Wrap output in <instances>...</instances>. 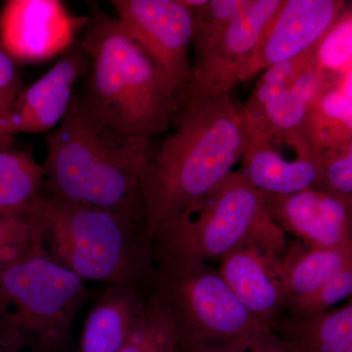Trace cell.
I'll use <instances>...</instances> for the list:
<instances>
[{
	"mask_svg": "<svg viewBox=\"0 0 352 352\" xmlns=\"http://www.w3.org/2000/svg\"><path fill=\"white\" fill-rule=\"evenodd\" d=\"M141 171L145 226L152 240L232 173L242 156L245 120L230 94L182 109Z\"/></svg>",
	"mask_w": 352,
	"mask_h": 352,
	"instance_id": "6da1fadb",
	"label": "cell"
},
{
	"mask_svg": "<svg viewBox=\"0 0 352 352\" xmlns=\"http://www.w3.org/2000/svg\"><path fill=\"white\" fill-rule=\"evenodd\" d=\"M319 43L300 56L281 62L265 69L256 83L249 100L244 107H242L243 113L245 115H250L256 112L268 102L274 100L293 87L296 80L314 63Z\"/></svg>",
	"mask_w": 352,
	"mask_h": 352,
	"instance_id": "603a6c76",
	"label": "cell"
},
{
	"mask_svg": "<svg viewBox=\"0 0 352 352\" xmlns=\"http://www.w3.org/2000/svg\"><path fill=\"white\" fill-rule=\"evenodd\" d=\"M36 208L41 247L82 281L153 287L156 258L142 220L43 193Z\"/></svg>",
	"mask_w": 352,
	"mask_h": 352,
	"instance_id": "277c9868",
	"label": "cell"
},
{
	"mask_svg": "<svg viewBox=\"0 0 352 352\" xmlns=\"http://www.w3.org/2000/svg\"><path fill=\"white\" fill-rule=\"evenodd\" d=\"M203 352H291L283 340L266 329H259L239 339Z\"/></svg>",
	"mask_w": 352,
	"mask_h": 352,
	"instance_id": "f1b7e54d",
	"label": "cell"
},
{
	"mask_svg": "<svg viewBox=\"0 0 352 352\" xmlns=\"http://www.w3.org/2000/svg\"><path fill=\"white\" fill-rule=\"evenodd\" d=\"M315 65L324 75L342 76L352 72V9L346 4L315 54Z\"/></svg>",
	"mask_w": 352,
	"mask_h": 352,
	"instance_id": "d4e9b609",
	"label": "cell"
},
{
	"mask_svg": "<svg viewBox=\"0 0 352 352\" xmlns=\"http://www.w3.org/2000/svg\"><path fill=\"white\" fill-rule=\"evenodd\" d=\"M14 138L10 136L0 135V149H6V148L14 147Z\"/></svg>",
	"mask_w": 352,
	"mask_h": 352,
	"instance_id": "1f68e13d",
	"label": "cell"
},
{
	"mask_svg": "<svg viewBox=\"0 0 352 352\" xmlns=\"http://www.w3.org/2000/svg\"><path fill=\"white\" fill-rule=\"evenodd\" d=\"M175 323L159 302L151 298L138 327L117 352H177Z\"/></svg>",
	"mask_w": 352,
	"mask_h": 352,
	"instance_id": "cb8c5ba5",
	"label": "cell"
},
{
	"mask_svg": "<svg viewBox=\"0 0 352 352\" xmlns=\"http://www.w3.org/2000/svg\"><path fill=\"white\" fill-rule=\"evenodd\" d=\"M87 53L76 43L0 116V135L50 132L59 126L73 100L76 83L89 71Z\"/></svg>",
	"mask_w": 352,
	"mask_h": 352,
	"instance_id": "4fadbf2b",
	"label": "cell"
},
{
	"mask_svg": "<svg viewBox=\"0 0 352 352\" xmlns=\"http://www.w3.org/2000/svg\"><path fill=\"white\" fill-rule=\"evenodd\" d=\"M346 4L344 0H283L266 25L241 82L314 47Z\"/></svg>",
	"mask_w": 352,
	"mask_h": 352,
	"instance_id": "7c38bea8",
	"label": "cell"
},
{
	"mask_svg": "<svg viewBox=\"0 0 352 352\" xmlns=\"http://www.w3.org/2000/svg\"><path fill=\"white\" fill-rule=\"evenodd\" d=\"M177 352H180L179 349H178V351Z\"/></svg>",
	"mask_w": 352,
	"mask_h": 352,
	"instance_id": "d6a6232c",
	"label": "cell"
},
{
	"mask_svg": "<svg viewBox=\"0 0 352 352\" xmlns=\"http://www.w3.org/2000/svg\"><path fill=\"white\" fill-rule=\"evenodd\" d=\"M352 265V247L328 249L287 242L281 258V276L286 305L314 293L340 271Z\"/></svg>",
	"mask_w": 352,
	"mask_h": 352,
	"instance_id": "d6986e66",
	"label": "cell"
},
{
	"mask_svg": "<svg viewBox=\"0 0 352 352\" xmlns=\"http://www.w3.org/2000/svg\"><path fill=\"white\" fill-rule=\"evenodd\" d=\"M120 24L180 97L191 76L192 15L180 0H113Z\"/></svg>",
	"mask_w": 352,
	"mask_h": 352,
	"instance_id": "ba28073f",
	"label": "cell"
},
{
	"mask_svg": "<svg viewBox=\"0 0 352 352\" xmlns=\"http://www.w3.org/2000/svg\"><path fill=\"white\" fill-rule=\"evenodd\" d=\"M43 166L31 153L0 149V208L32 207L43 194Z\"/></svg>",
	"mask_w": 352,
	"mask_h": 352,
	"instance_id": "44dd1931",
	"label": "cell"
},
{
	"mask_svg": "<svg viewBox=\"0 0 352 352\" xmlns=\"http://www.w3.org/2000/svg\"><path fill=\"white\" fill-rule=\"evenodd\" d=\"M275 333L291 352H352L351 300L314 315H284Z\"/></svg>",
	"mask_w": 352,
	"mask_h": 352,
	"instance_id": "ffe728a7",
	"label": "cell"
},
{
	"mask_svg": "<svg viewBox=\"0 0 352 352\" xmlns=\"http://www.w3.org/2000/svg\"><path fill=\"white\" fill-rule=\"evenodd\" d=\"M248 0H207L189 8L192 15V48L195 64L222 38Z\"/></svg>",
	"mask_w": 352,
	"mask_h": 352,
	"instance_id": "7402d4cb",
	"label": "cell"
},
{
	"mask_svg": "<svg viewBox=\"0 0 352 352\" xmlns=\"http://www.w3.org/2000/svg\"><path fill=\"white\" fill-rule=\"evenodd\" d=\"M23 90L17 63L0 47V116L8 112Z\"/></svg>",
	"mask_w": 352,
	"mask_h": 352,
	"instance_id": "f546056e",
	"label": "cell"
},
{
	"mask_svg": "<svg viewBox=\"0 0 352 352\" xmlns=\"http://www.w3.org/2000/svg\"><path fill=\"white\" fill-rule=\"evenodd\" d=\"M271 219L263 192L242 170L232 171L184 214L152 238L157 261H221L254 243H286Z\"/></svg>",
	"mask_w": 352,
	"mask_h": 352,
	"instance_id": "5b68a950",
	"label": "cell"
},
{
	"mask_svg": "<svg viewBox=\"0 0 352 352\" xmlns=\"http://www.w3.org/2000/svg\"><path fill=\"white\" fill-rule=\"evenodd\" d=\"M153 289L175 323L180 352H203L264 329L206 261H156Z\"/></svg>",
	"mask_w": 352,
	"mask_h": 352,
	"instance_id": "52a82bcc",
	"label": "cell"
},
{
	"mask_svg": "<svg viewBox=\"0 0 352 352\" xmlns=\"http://www.w3.org/2000/svg\"><path fill=\"white\" fill-rule=\"evenodd\" d=\"M282 3L283 0H248L226 34L193 67L180 111L212 97L230 94L236 85L242 82L243 73L254 56L266 25Z\"/></svg>",
	"mask_w": 352,
	"mask_h": 352,
	"instance_id": "9c48e42d",
	"label": "cell"
},
{
	"mask_svg": "<svg viewBox=\"0 0 352 352\" xmlns=\"http://www.w3.org/2000/svg\"><path fill=\"white\" fill-rule=\"evenodd\" d=\"M352 72L328 76L308 102L303 135L322 152L352 141Z\"/></svg>",
	"mask_w": 352,
	"mask_h": 352,
	"instance_id": "ac0fdd59",
	"label": "cell"
},
{
	"mask_svg": "<svg viewBox=\"0 0 352 352\" xmlns=\"http://www.w3.org/2000/svg\"><path fill=\"white\" fill-rule=\"evenodd\" d=\"M87 24V16L59 0H8L0 11V47L17 64L47 61L71 50Z\"/></svg>",
	"mask_w": 352,
	"mask_h": 352,
	"instance_id": "30bf717a",
	"label": "cell"
},
{
	"mask_svg": "<svg viewBox=\"0 0 352 352\" xmlns=\"http://www.w3.org/2000/svg\"><path fill=\"white\" fill-rule=\"evenodd\" d=\"M0 352H38L20 336L0 327Z\"/></svg>",
	"mask_w": 352,
	"mask_h": 352,
	"instance_id": "4dcf8cb0",
	"label": "cell"
},
{
	"mask_svg": "<svg viewBox=\"0 0 352 352\" xmlns=\"http://www.w3.org/2000/svg\"><path fill=\"white\" fill-rule=\"evenodd\" d=\"M351 294L352 265H349L314 293L289 303L287 310L293 315L322 314L336 303L351 298Z\"/></svg>",
	"mask_w": 352,
	"mask_h": 352,
	"instance_id": "83f0119b",
	"label": "cell"
},
{
	"mask_svg": "<svg viewBox=\"0 0 352 352\" xmlns=\"http://www.w3.org/2000/svg\"><path fill=\"white\" fill-rule=\"evenodd\" d=\"M78 44L90 63L80 98L95 119L133 138L170 131L180 112L179 95L117 18L94 6Z\"/></svg>",
	"mask_w": 352,
	"mask_h": 352,
	"instance_id": "3957f363",
	"label": "cell"
},
{
	"mask_svg": "<svg viewBox=\"0 0 352 352\" xmlns=\"http://www.w3.org/2000/svg\"><path fill=\"white\" fill-rule=\"evenodd\" d=\"M90 291L57 263L36 237L27 251L0 271V327L38 352H63L78 309Z\"/></svg>",
	"mask_w": 352,
	"mask_h": 352,
	"instance_id": "8992f818",
	"label": "cell"
},
{
	"mask_svg": "<svg viewBox=\"0 0 352 352\" xmlns=\"http://www.w3.org/2000/svg\"><path fill=\"white\" fill-rule=\"evenodd\" d=\"M263 196L271 219L285 234L314 247H352V201L315 188Z\"/></svg>",
	"mask_w": 352,
	"mask_h": 352,
	"instance_id": "5bb4252c",
	"label": "cell"
},
{
	"mask_svg": "<svg viewBox=\"0 0 352 352\" xmlns=\"http://www.w3.org/2000/svg\"><path fill=\"white\" fill-rule=\"evenodd\" d=\"M36 205L24 208H0V271L22 256L36 237Z\"/></svg>",
	"mask_w": 352,
	"mask_h": 352,
	"instance_id": "484cf974",
	"label": "cell"
},
{
	"mask_svg": "<svg viewBox=\"0 0 352 352\" xmlns=\"http://www.w3.org/2000/svg\"><path fill=\"white\" fill-rule=\"evenodd\" d=\"M328 76L314 63L289 89L268 102L256 112L245 115V133L267 138L273 143H285L296 156H308L315 150L303 135V124L308 102L318 91ZM318 152V151H317Z\"/></svg>",
	"mask_w": 352,
	"mask_h": 352,
	"instance_id": "9a60e30c",
	"label": "cell"
},
{
	"mask_svg": "<svg viewBox=\"0 0 352 352\" xmlns=\"http://www.w3.org/2000/svg\"><path fill=\"white\" fill-rule=\"evenodd\" d=\"M287 242L243 245L226 254L217 270L252 318L273 332L287 310L281 276Z\"/></svg>",
	"mask_w": 352,
	"mask_h": 352,
	"instance_id": "8fae6325",
	"label": "cell"
},
{
	"mask_svg": "<svg viewBox=\"0 0 352 352\" xmlns=\"http://www.w3.org/2000/svg\"><path fill=\"white\" fill-rule=\"evenodd\" d=\"M315 189L352 201V141L321 152V176Z\"/></svg>",
	"mask_w": 352,
	"mask_h": 352,
	"instance_id": "4316f807",
	"label": "cell"
},
{
	"mask_svg": "<svg viewBox=\"0 0 352 352\" xmlns=\"http://www.w3.org/2000/svg\"><path fill=\"white\" fill-rule=\"evenodd\" d=\"M45 146L43 194L124 212L145 223L140 176L153 152L151 139L106 126L75 95Z\"/></svg>",
	"mask_w": 352,
	"mask_h": 352,
	"instance_id": "7a4b0ae2",
	"label": "cell"
},
{
	"mask_svg": "<svg viewBox=\"0 0 352 352\" xmlns=\"http://www.w3.org/2000/svg\"><path fill=\"white\" fill-rule=\"evenodd\" d=\"M241 160L243 173L263 193L289 195L315 188L320 179L321 152L288 161L263 136L245 133Z\"/></svg>",
	"mask_w": 352,
	"mask_h": 352,
	"instance_id": "2e32d148",
	"label": "cell"
},
{
	"mask_svg": "<svg viewBox=\"0 0 352 352\" xmlns=\"http://www.w3.org/2000/svg\"><path fill=\"white\" fill-rule=\"evenodd\" d=\"M150 300L138 289L109 287L88 312L78 352L119 351L138 327Z\"/></svg>",
	"mask_w": 352,
	"mask_h": 352,
	"instance_id": "e0dca14e",
	"label": "cell"
}]
</instances>
